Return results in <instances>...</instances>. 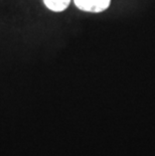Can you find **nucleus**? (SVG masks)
<instances>
[{
  "mask_svg": "<svg viewBox=\"0 0 155 156\" xmlns=\"http://www.w3.org/2000/svg\"><path fill=\"white\" fill-rule=\"evenodd\" d=\"M76 6L88 12H102L109 7L111 0H74Z\"/></svg>",
  "mask_w": 155,
  "mask_h": 156,
  "instance_id": "f257e3e1",
  "label": "nucleus"
},
{
  "mask_svg": "<svg viewBox=\"0 0 155 156\" xmlns=\"http://www.w3.org/2000/svg\"><path fill=\"white\" fill-rule=\"evenodd\" d=\"M70 2L71 0H44V5L48 9L55 12H61L67 9Z\"/></svg>",
  "mask_w": 155,
  "mask_h": 156,
  "instance_id": "f03ea898",
  "label": "nucleus"
}]
</instances>
